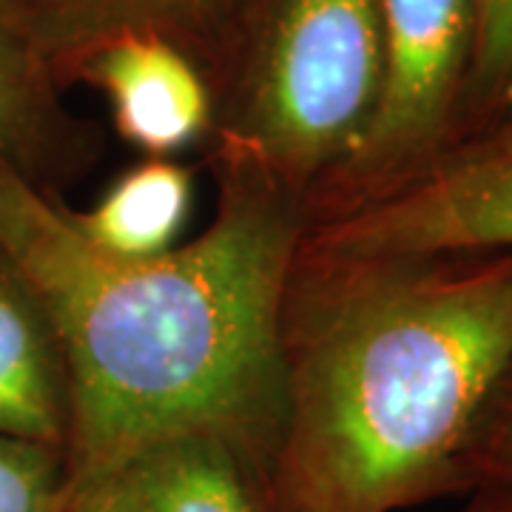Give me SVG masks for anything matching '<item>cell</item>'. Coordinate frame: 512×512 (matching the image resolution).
<instances>
[{"label":"cell","mask_w":512,"mask_h":512,"mask_svg":"<svg viewBox=\"0 0 512 512\" xmlns=\"http://www.w3.org/2000/svg\"><path fill=\"white\" fill-rule=\"evenodd\" d=\"M302 245L299 194L231 146L211 228L151 259L94 251L66 208L0 160V262L63 362L69 484L180 436L231 441L268 473Z\"/></svg>","instance_id":"6da1fadb"},{"label":"cell","mask_w":512,"mask_h":512,"mask_svg":"<svg viewBox=\"0 0 512 512\" xmlns=\"http://www.w3.org/2000/svg\"><path fill=\"white\" fill-rule=\"evenodd\" d=\"M288 293L271 512H396L484 487L512 376V251L311 259Z\"/></svg>","instance_id":"7a4b0ae2"},{"label":"cell","mask_w":512,"mask_h":512,"mask_svg":"<svg viewBox=\"0 0 512 512\" xmlns=\"http://www.w3.org/2000/svg\"><path fill=\"white\" fill-rule=\"evenodd\" d=\"M382 72L379 0H271L228 146L302 194L359 151Z\"/></svg>","instance_id":"3957f363"},{"label":"cell","mask_w":512,"mask_h":512,"mask_svg":"<svg viewBox=\"0 0 512 512\" xmlns=\"http://www.w3.org/2000/svg\"><path fill=\"white\" fill-rule=\"evenodd\" d=\"M512 251V109L433 160L345 205L302 245L311 259Z\"/></svg>","instance_id":"277c9868"},{"label":"cell","mask_w":512,"mask_h":512,"mask_svg":"<svg viewBox=\"0 0 512 512\" xmlns=\"http://www.w3.org/2000/svg\"><path fill=\"white\" fill-rule=\"evenodd\" d=\"M382 92L359 151L333 177L350 202L433 160L464 134L478 0H379Z\"/></svg>","instance_id":"5b68a950"},{"label":"cell","mask_w":512,"mask_h":512,"mask_svg":"<svg viewBox=\"0 0 512 512\" xmlns=\"http://www.w3.org/2000/svg\"><path fill=\"white\" fill-rule=\"evenodd\" d=\"M74 74L106 94L117 134L148 157L177 154L211 126L205 77L183 46L165 37H114Z\"/></svg>","instance_id":"8992f818"},{"label":"cell","mask_w":512,"mask_h":512,"mask_svg":"<svg viewBox=\"0 0 512 512\" xmlns=\"http://www.w3.org/2000/svg\"><path fill=\"white\" fill-rule=\"evenodd\" d=\"M55 80L123 35H157L183 46L208 32L231 0H3Z\"/></svg>","instance_id":"52a82bcc"},{"label":"cell","mask_w":512,"mask_h":512,"mask_svg":"<svg viewBox=\"0 0 512 512\" xmlns=\"http://www.w3.org/2000/svg\"><path fill=\"white\" fill-rule=\"evenodd\" d=\"M0 436L60 447L69 436L66 373L32 296L0 262Z\"/></svg>","instance_id":"ba28073f"},{"label":"cell","mask_w":512,"mask_h":512,"mask_svg":"<svg viewBox=\"0 0 512 512\" xmlns=\"http://www.w3.org/2000/svg\"><path fill=\"white\" fill-rule=\"evenodd\" d=\"M126 470L151 512H271L265 467L217 436L160 441Z\"/></svg>","instance_id":"9c48e42d"},{"label":"cell","mask_w":512,"mask_h":512,"mask_svg":"<svg viewBox=\"0 0 512 512\" xmlns=\"http://www.w3.org/2000/svg\"><path fill=\"white\" fill-rule=\"evenodd\" d=\"M191 205V171L165 157H151L126 171L94 208L69 217L77 234L103 256L151 259L177 248Z\"/></svg>","instance_id":"30bf717a"},{"label":"cell","mask_w":512,"mask_h":512,"mask_svg":"<svg viewBox=\"0 0 512 512\" xmlns=\"http://www.w3.org/2000/svg\"><path fill=\"white\" fill-rule=\"evenodd\" d=\"M55 77L0 0V160L23 168L55 114Z\"/></svg>","instance_id":"8fae6325"},{"label":"cell","mask_w":512,"mask_h":512,"mask_svg":"<svg viewBox=\"0 0 512 512\" xmlns=\"http://www.w3.org/2000/svg\"><path fill=\"white\" fill-rule=\"evenodd\" d=\"M512 109V0H478L473 69L467 83L464 131Z\"/></svg>","instance_id":"7c38bea8"},{"label":"cell","mask_w":512,"mask_h":512,"mask_svg":"<svg viewBox=\"0 0 512 512\" xmlns=\"http://www.w3.org/2000/svg\"><path fill=\"white\" fill-rule=\"evenodd\" d=\"M69 493L66 453L0 436V512H57Z\"/></svg>","instance_id":"4fadbf2b"},{"label":"cell","mask_w":512,"mask_h":512,"mask_svg":"<svg viewBox=\"0 0 512 512\" xmlns=\"http://www.w3.org/2000/svg\"><path fill=\"white\" fill-rule=\"evenodd\" d=\"M57 512H151V507L137 481L123 467L109 476L69 484V493Z\"/></svg>","instance_id":"5bb4252c"},{"label":"cell","mask_w":512,"mask_h":512,"mask_svg":"<svg viewBox=\"0 0 512 512\" xmlns=\"http://www.w3.org/2000/svg\"><path fill=\"white\" fill-rule=\"evenodd\" d=\"M490 481H512V376L498 402L484 447V484Z\"/></svg>","instance_id":"9a60e30c"},{"label":"cell","mask_w":512,"mask_h":512,"mask_svg":"<svg viewBox=\"0 0 512 512\" xmlns=\"http://www.w3.org/2000/svg\"><path fill=\"white\" fill-rule=\"evenodd\" d=\"M464 512H512V481H490Z\"/></svg>","instance_id":"2e32d148"}]
</instances>
